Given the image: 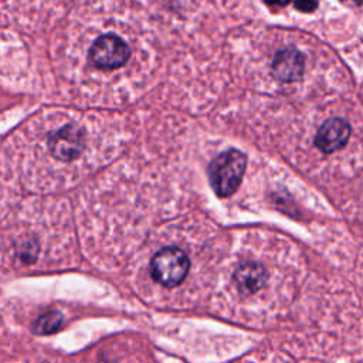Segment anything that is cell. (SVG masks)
<instances>
[{"label": "cell", "instance_id": "1", "mask_svg": "<svg viewBox=\"0 0 363 363\" xmlns=\"http://www.w3.org/2000/svg\"><path fill=\"white\" fill-rule=\"evenodd\" d=\"M247 167V157L235 150H227L211 160L208 166V180L214 193L228 197L238 189Z\"/></svg>", "mask_w": 363, "mask_h": 363}, {"label": "cell", "instance_id": "2", "mask_svg": "<svg viewBox=\"0 0 363 363\" xmlns=\"http://www.w3.org/2000/svg\"><path fill=\"white\" fill-rule=\"evenodd\" d=\"M190 268L187 254L176 247H166L150 261L152 278L166 288L177 286L184 281Z\"/></svg>", "mask_w": 363, "mask_h": 363}, {"label": "cell", "instance_id": "3", "mask_svg": "<svg viewBox=\"0 0 363 363\" xmlns=\"http://www.w3.org/2000/svg\"><path fill=\"white\" fill-rule=\"evenodd\" d=\"M89 61L99 69H116L130 58L128 43L115 34H105L95 40L88 52Z\"/></svg>", "mask_w": 363, "mask_h": 363}, {"label": "cell", "instance_id": "4", "mask_svg": "<svg viewBox=\"0 0 363 363\" xmlns=\"http://www.w3.org/2000/svg\"><path fill=\"white\" fill-rule=\"evenodd\" d=\"M48 147L55 159L69 162L81 155L84 147V133L78 126L67 125L48 139Z\"/></svg>", "mask_w": 363, "mask_h": 363}, {"label": "cell", "instance_id": "5", "mask_svg": "<svg viewBox=\"0 0 363 363\" xmlns=\"http://www.w3.org/2000/svg\"><path fill=\"white\" fill-rule=\"evenodd\" d=\"M350 138V126L345 119L330 118L316 132L315 145L323 153H332L343 147Z\"/></svg>", "mask_w": 363, "mask_h": 363}, {"label": "cell", "instance_id": "6", "mask_svg": "<svg viewBox=\"0 0 363 363\" xmlns=\"http://www.w3.org/2000/svg\"><path fill=\"white\" fill-rule=\"evenodd\" d=\"M303 64L305 60L299 51L294 48L281 50L272 61V74L281 81L292 82L302 77Z\"/></svg>", "mask_w": 363, "mask_h": 363}, {"label": "cell", "instance_id": "7", "mask_svg": "<svg viewBox=\"0 0 363 363\" xmlns=\"http://www.w3.org/2000/svg\"><path fill=\"white\" fill-rule=\"evenodd\" d=\"M265 281H267V272L264 267H261L257 262L241 264L234 272V282L240 289V292L245 295L254 294L258 289H261Z\"/></svg>", "mask_w": 363, "mask_h": 363}, {"label": "cell", "instance_id": "8", "mask_svg": "<svg viewBox=\"0 0 363 363\" xmlns=\"http://www.w3.org/2000/svg\"><path fill=\"white\" fill-rule=\"evenodd\" d=\"M62 315L58 311H48L40 315L33 323V332L35 335H51L61 329Z\"/></svg>", "mask_w": 363, "mask_h": 363}, {"label": "cell", "instance_id": "9", "mask_svg": "<svg viewBox=\"0 0 363 363\" xmlns=\"http://www.w3.org/2000/svg\"><path fill=\"white\" fill-rule=\"evenodd\" d=\"M298 9H301L302 11H312L313 9H316V3H313V1H305V3H296L295 4Z\"/></svg>", "mask_w": 363, "mask_h": 363}]
</instances>
